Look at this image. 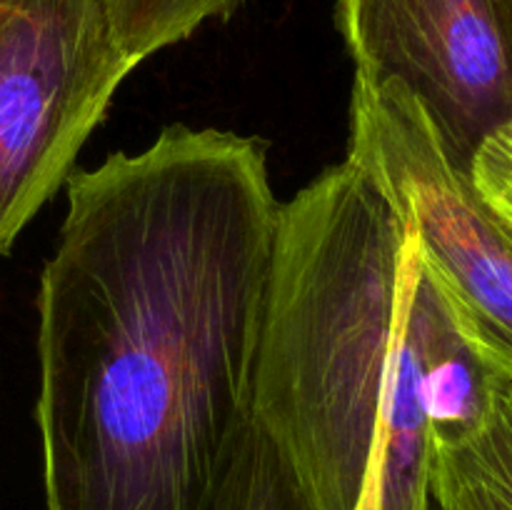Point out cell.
<instances>
[{
    "instance_id": "obj_1",
    "label": "cell",
    "mask_w": 512,
    "mask_h": 510,
    "mask_svg": "<svg viewBox=\"0 0 512 510\" xmlns=\"http://www.w3.org/2000/svg\"><path fill=\"white\" fill-rule=\"evenodd\" d=\"M280 200L263 140L168 125L68 178L40 275L45 510H203L253 420Z\"/></svg>"
},
{
    "instance_id": "obj_2",
    "label": "cell",
    "mask_w": 512,
    "mask_h": 510,
    "mask_svg": "<svg viewBox=\"0 0 512 510\" xmlns=\"http://www.w3.org/2000/svg\"><path fill=\"white\" fill-rule=\"evenodd\" d=\"M408 230L365 170L333 165L280 203L253 373V423L315 510H355L383 453L405 345Z\"/></svg>"
},
{
    "instance_id": "obj_3",
    "label": "cell",
    "mask_w": 512,
    "mask_h": 510,
    "mask_svg": "<svg viewBox=\"0 0 512 510\" xmlns=\"http://www.w3.org/2000/svg\"><path fill=\"white\" fill-rule=\"evenodd\" d=\"M348 160L373 178L415 238L470 348L512 380V230L450 160L420 100L398 80L355 75Z\"/></svg>"
},
{
    "instance_id": "obj_4",
    "label": "cell",
    "mask_w": 512,
    "mask_h": 510,
    "mask_svg": "<svg viewBox=\"0 0 512 510\" xmlns=\"http://www.w3.org/2000/svg\"><path fill=\"white\" fill-rule=\"evenodd\" d=\"M133 68L105 0H0V255L68 183Z\"/></svg>"
},
{
    "instance_id": "obj_5",
    "label": "cell",
    "mask_w": 512,
    "mask_h": 510,
    "mask_svg": "<svg viewBox=\"0 0 512 510\" xmlns=\"http://www.w3.org/2000/svg\"><path fill=\"white\" fill-rule=\"evenodd\" d=\"M355 75L398 80L423 105L445 153L468 170L512 120V30L503 0H338Z\"/></svg>"
},
{
    "instance_id": "obj_6",
    "label": "cell",
    "mask_w": 512,
    "mask_h": 510,
    "mask_svg": "<svg viewBox=\"0 0 512 510\" xmlns=\"http://www.w3.org/2000/svg\"><path fill=\"white\" fill-rule=\"evenodd\" d=\"M433 510H512V380L500 375L483 420L455 440H430Z\"/></svg>"
},
{
    "instance_id": "obj_7",
    "label": "cell",
    "mask_w": 512,
    "mask_h": 510,
    "mask_svg": "<svg viewBox=\"0 0 512 510\" xmlns=\"http://www.w3.org/2000/svg\"><path fill=\"white\" fill-rule=\"evenodd\" d=\"M203 510H315L298 475L250 420L235 440Z\"/></svg>"
},
{
    "instance_id": "obj_8",
    "label": "cell",
    "mask_w": 512,
    "mask_h": 510,
    "mask_svg": "<svg viewBox=\"0 0 512 510\" xmlns=\"http://www.w3.org/2000/svg\"><path fill=\"white\" fill-rule=\"evenodd\" d=\"M243 0H105L120 50L143 63L190 38L208 20L233 13Z\"/></svg>"
},
{
    "instance_id": "obj_9",
    "label": "cell",
    "mask_w": 512,
    "mask_h": 510,
    "mask_svg": "<svg viewBox=\"0 0 512 510\" xmlns=\"http://www.w3.org/2000/svg\"><path fill=\"white\" fill-rule=\"evenodd\" d=\"M470 178L485 203L512 230V120L480 143L470 163Z\"/></svg>"
},
{
    "instance_id": "obj_10",
    "label": "cell",
    "mask_w": 512,
    "mask_h": 510,
    "mask_svg": "<svg viewBox=\"0 0 512 510\" xmlns=\"http://www.w3.org/2000/svg\"><path fill=\"white\" fill-rule=\"evenodd\" d=\"M380 478H383V453L370 465L368 480H365L363 495H360L355 510H380Z\"/></svg>"
},
{
    "instance_id": "obj_11",
    "label": "cell",
    "mask_w": 512,
    "mask_h": 510,
    "mask_svg": "<svg viewBox=\"0 0 512 510\" xmlns=\"http://www.w3.org/2000/svg\"><path fill=\"white\" fill-rule=\"evenodd\" d=\"M505 10H508V20H510V30H512V0H503Z\"/></svg>"
}]
</instances>
